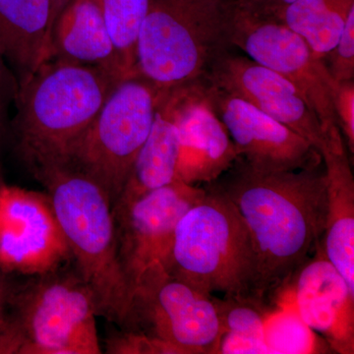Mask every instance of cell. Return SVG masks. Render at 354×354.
<instances>
[{"mask_svg": "<svg viewBox=\"0 0 354 354\" xmlns=\"http://www.w3.org/2000/svg\"><path fill=\"white\" fill-rule=\"evenodd\" d=\"M121 80L108 70L48 59L20 84L9 138L35 178L70 165L72 153Z\"/></svg>", "mask_w": 354, "mask_h": 354, "instance_id": "2", "label": "cell"}, {"mask_svg": "<svg viewBox=\"0 0 354 354\" xmlns=\"http://www.w3.org/2000/svg\"><path fill=\"white\" fill-rule=\"evenodd\" d=\"M185 87L162 90L150 134L140 149L113 208L177 180L180 150L178 121Z\"/></svg>", "mask_w": 354, "mask_h": 354, "instance_id": "17", "label": "cell"}, {"mask_svg": "<svg viewBox=\"0 0 354 354\" xmlns=\"http://www.w3.org/2000/svg\"><path fill=\"white\" fill-rule=\"evenodd\" d=\"M51 0H0V53L23 83L50 57Z\"/></svg>", "mask_w": 354, "mask_h": 354, "instance_id": "19", "label": "cell"}, {"mask_svg": "<svg viewBox=\"0 0 354 354\" xmlns=\"http://www.w3.org/2000/svg\"><path fill=\"white\" fill-rule=\"evenodd\" d=\"M70 0H51V8H53V21L57 20V16L65 8Z\"/></svg>", "mask_w": 354, "mask_h": 354, "instance_id": "30", "label": "cell"}, {"mask_svg": "<svg viewBox=\"0 0 354 354\" xmlns=\"http://www.w3.org/2000/svg\"><path fill=\"white\" fill-rule=\"evenodd\" d=\"M203 187L206 194L177 223L171 249L160 264L174 278L204 295L221 293L258 302L254 295V254L245 223L225 195Z\"/></svg>", "mask_w": 354, "mask_h": 354, "instance_id": "4", "label": "cell"}, {"mask_svg": "<svg viewBox=\"0 0 354 354\" xmlns=\"http://www.w3.org/2000/svg\"><path fill=\"white\" fill-rule=\"evenodd\" d=\"M324 62L335 82L354 80V8L348 14L339 41Z\"/></svg>", "mask_w": 354, "mask_h": 354, "instance_id": "24", "label": "cell"}, {"mask_svg": "<svg viewBox=\"0 0 354 354\" xmlns=\"http://www.w3.org/2000/svg\"><path fill=\"white\" fill-rule=\"evenodd\" d=\"M205 101L221 120L239 157L261 172L292 171L323 164L315 147L250 102L214 85L198 82Z\"/></svg>", "mask_w": 354, "mask_h": 354, "instance_id": "10", "label": "cell"}, {"mask_svg": "<svg viewBox=\"0 0 354 354\" xmlns=\"http://www.w3.org/2000/svg\"><path fill=\"white\" fill-rule=\"evenodd\" d=\"M20 83L0 53V153L9 138L11 109L15 108Z\"/></svg>", "mask_w": 354, "mask_h": 354, "instance_id": "26", "label": "cell"}, {"mask_svg": "<svg viewBox=\"0 0 354 354\" xmlns=\"http://www.w3.org/2000/svg\"><path fill=\"white\" fill-rule=\"evenodd\" d=\"M71 256L50 198L19 187L0 189V270L26 276L53 271Z\"/></svg>", "mask_w": 354, "mask_h": 354, "instance_id": "12", "label": "cell"}, {"mask_svg": "<svg viewBox=\"0 0 354 354\" xmlns=\"http://www.w3.org/2000/svg\"><path fill=\"white\" fill-rule=\"evenodd\" d=\"M214 300L221 324L216 353H269L265 324L272 310L251 299L214 295Z\"/></svg>", "mask_w": 354, "mask_h": 354, "instance_id": "21", "label": "cell"}, {"mask_svg": "<svg viewBox=\"0 0 354 354\" xmlns=\"http://www.w3.org/2000/svg\"><path fill=\"white\" fill-rule=\"evenodd\" d=\"M298 315L292 301L283 299L268 316L265 342L269 353H321L315 337Z\"/></svg>", "mask_w": 354, "mask_h": 354, "instance_id": "23", "label": "cell"}, {"mask_svg": "<svg viewBox=\"0 0 354 354\" xmlns=\"http://www.w3.org/2000/svg\"><path fill=\"white\" fill-rule=\"evenodd\" d=\"M9 290L1 276L0 270V319L7 315V306H8Z\"/></svg>", "mask_w": 354, "mask_h": 354, "instance_id": "29", "label": "cell"}, {"mask_svg": "<svg viewBox=\"0 0 354 354\" xmlns=\"http://www.w3.org/2000/svg\"><path fill=\"white\" fill-rule=\"evenodd\" d=\"M235 6L267 17H276L297 0H232Z\"/></svg>", "mask_w": 354, "mask_h": 354, "instance_id": "28", "label": "cell"}, {"mask_svg": "<svg viewBox=\"0 0 354 354\" xmlns=\"http://www.w3.org/2000/svg\"><path fill=\"white\" fill-rule=\"evenodd\" d=\"M25 335L11 313L0 319V354H22Z\"/></svg>", "mask_w": 354, "mask_h": 354, "instance_id": "27", "label": "cell"}, {"mask_svg": "<svg viewBox=\"0 0 354 354\" xmlns=\"http://www.w3.org/2000/svg\"><path fill=\"white\" fill-rule=\"evenodd\" d=\"M235 48L221 53L202 80L234 93L283 123L319 151L324 134L320 121L290 80L254 62Z\"/></svg>", "mask_w": 354, "mask_h": 354, "instance_id": "13", "label": "cell"}, {"mask_svg": "<svg viewBox=\"0 0 354 354\" xmlns=\"http://www.w3.org/2000/svg\"><path fill=\"white\" fill-rule=\"evenodd\" d=\"M125 76L135 74L136 46L150 0H99Z\"/></svg>", "mask_w": 354, "mask_h": 354, "instance_id": "22", "label": "cell"}, {"mask_svg": "<svg viewBox=\"0 0 354 354\" xmlns=\"http://www.w3.org/2000/svg\"><path fill=\"white\" fill-rule=\"evenodd\" d=\"M160 93L136 74L121 79L72 153L69 165L99 184L113 206L150 134Z\"/></svg>", "mask_w": 354, "mask_h": 354, "instance_id": "6", "label": "cell"}, {"mask_svg": "<svg viewBox=\"0 0 354 354\" xmlns=\"http://www.w3.org/2000/svg\"><path fill=\"white\" fill-rule=\"evenodd\" d=\"M232 0H150L135 74L158 90L199 82L230 41Z\"/></svg>", "mask_w": 354, "mask_h": 354, "instance_id": "5", "label": "cell"}, {"mask_svg": "<svg viewBox=\"0 0 354 354\" xmlns=\"http://www.w3.org/2000/svg\"><path fill=\"white\" fill-rule=\"evenodd\" d=\"M353 8L354 0H297L274 18L301 37L314 57L324 62Z\"/></svg>", "mask_w": 354, "mask_h": 354, "instance_id": "20", "label": "cell"}, {"mask_svg": "<svg viewBox=\"0 0 354 354\" xmlns=\"http://www.w3.org/2000/svg\"><path fill=\"white\" fill-rule=\"evenodd\" d=\"M323 134L319 148L326 177L322 245L328 259L354 291V176L351 156L339 127Z\"/></svg>", "mask_w": 354, "mask_h": 354, "instance_id": "16", "label": "cell"}, {"mask_svg": "<svg viewBox=\"0 0 354 354\" xmlns=\"http://www.w3.org/2000/svg\"><path fill=\"white\" fill-rule=\"evenodd\" d=\"M330 95L337 127L349 156L354 153V80L335 82L330 79Z\"/></svg>", "mask_w": 354, "mask_h": 354, "instance_id": "25", "label": "cell"}, {"mask_svg": "<svg viewBox=\"0 0 354 354\" xmlns=\"http://www.w3.org/2000/svg\"><path fill=\"white\" fill-rule=\"evenodd\" d=\"M205 194L203 186L176 180L113 207L118 260L131 291L145 270L165 259L177 223Z\"/></svg>", "mask_w": 354, "mask_h": 354, "instance_id": "11", "label": "cell"}, {"mask_svg": "<svg viewBox=\"0 0 354 354\" xmlns=\"http://www.w3.org/2000/svg\"><path fill=\"white\" fill-rule=\"evenodd\" d=\"M178 128L177 180L198 186L212 183L239 157L227 129L205 101L198 82L184 88Z\"/></svg>", "mask_w": 354, "mask_h": 354, "instance_id": "15", "label": "cell"}, {"mask_svg": "<svg viewBox=\"0 0 354 354\" xmlns=\"http://www.w3.org/2000/svg\"><path fill=\"white\" fill-rule=\"evenodd\" d=\"M125 78L99 0H70L51 29L50 57Z\"/></svg>", "mask_w": 354, "mask_h": 354, "instance_id": "18", "label": "cell"}, {"mask_svg": "<svg viewBox=\"0 0 354 354\" xmlns=\"http://www.w3.org/2000/svg\"><path fill=\"white\" fill-rule=\"evenodd\" d=\"M76 262L94 295L97 315L122 326L131 300L116 246L111 200L99 184L72 165L41 181Z\"/></svg>", "mask_w": 354, "mask_h": 354, "instance_id": "3", "label": "cell"}, {"mask_svg": "<svg viewBox=\"0 0 354 354\" xmlns=\"http://www.w3.org/2000/svg\"><path fill=\"white\" fill-rule=\"evenodd\" d=\"M230 41L254 62L290 80L316 114L323 131L339 127L330 95L332 77L325 62L314 57L297 32L274 18L250 12L232 1Z\"/></svg>", "mask_w": 354, "mask_h": 354, "instance_id": "9", "label": "cell"}, {"mask_svg": "<svg viewBox=\"0 0 354 354\" xmlns=\"http://www.w3.org/2000/svg\"><path fill=\"white\" fill-rule=\"evenodd\" d=\"M25 288L9 291L8 305L26 344L22 354H100L92 290L78 271L62 267L32 276Z\"/></svg>", "mask_w": 354, "mask_h": 354, "instance_id": "7", "label": "cell"}, {"mask_svg": "<svg viewBox=\"0 0 354 354\" xmlns=\"http://www.w3.org/2000/svg\"><path fill=\"white\" fill-rule=\"evenodd\" d=\"M288 292L302 321L334 353H354V291L320 242L291 279Z\"/></svg>", "mask_w": 354, "mask_h": 354, "instance_id": "14", "label": "cell"}, {"mask_svg": "<svg viewBox=\"0 0 354 354\" xmlns=\"http://www.w3.org/2000/svg\"><path fill=\"white\" fill-rule=\"evenodd\" d=\"M121 327L158 342L167 353H216L221 335L214 295L174 278L160 262L137 281Z\"/></svg>", "mask_w": 354, "mask_h": 354, "instance_id": "8", "label": "cell"}, {"mask_svg": "<svg viewBox=\"0 0 354 354\" xmlns=\"http://www.w3.org/2000/svg\"><path fill=\"white\" fill-rule=\"evenodd\" d=\"M204 185L225 195L241 216L254 254L255 299L274 311L295 272L322 241L324 164L298 171L261 172L239 157L227 171Z\"/></svg>", "mask_w": 354, "mask_h": 354, "instance_id": "1", "label": "cell"}]
</instances>
